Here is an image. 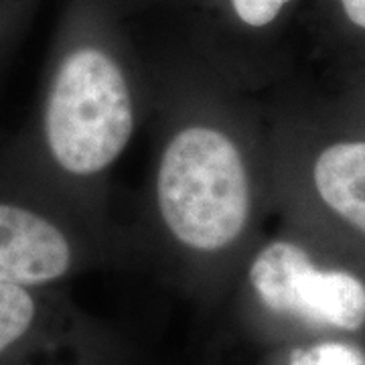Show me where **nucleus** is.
<instances>
[{"label":"nucleus","instance_id":"nucleus-1","mask_svg":"<svg viewBox=\"0 0 365 365\" xmlns=\"http://www.w3.org/2000/svg\"><path fill=\"white\" fill-rule=\"evenodd\" d=\"M160 215L185 246L215 252L230 246L248 222V173L223 132L191 126L165 148L158 167Z\"/></svg>","mask_w":365,"mask_h":365},{"label":"nucleus","instance_id":"nucleus-2","mask_svg":"<svg viewBox=\"0 0 365 365\" xmlns=\"http://www.w3.org/2000/svg\"><path fill=\"white\" fill-rule=\"evenodd\" d=\"M134 130L128 83L108 53H69L53 79L45 136L53 158L73 175H96L116 160Z\"/></svg>","mask_w":365,"mask_h":365},{"label":"nucleus","instance_id":"nucleus-3","mask_svg":"<svg viewBox=\"0 0 365 365\" xmlns=\"http://www.w3.org/2000/svg\"><path fill=\"white\" fill-rule=\"evenodd\" d=\"M252 287L274 313L341 331L365 325V284L347 270L314 266L309 252L292 242H272L250 268Z\"/></svg>","mask_w":365,"mask_h":365},{"label":"nucleus","instance_id":"nucleus-4","mask_svg":"<svg viewBox=\"0 0 365 365\" xmlns=\"http://www.w3.org/2000/svg\"><path fill=\"white\" fill-rule=\"evenodd\" d=\"M63 232L31 209L0 203V284L41 287L69 270Z\"/></svg>","mask_w":365,"mask_h":365},{"label":"nucleus","instance_id":"nucleus-5","mask_svg":"<svg viewBox=\"0 0 365 365\" xmlns=\"http://www.w3.org/2000/svg\"><path fill=\"white\" fill-rule=\"evenodd\" d=\"M321 201L365 235V140H341L319 153L313 167Z\"/></svg>","mask_w":365,"mask_h":365},{"label":"nucleus","instance_id":"nucleus-6","mask_svg":"<svg viewBox=\"0 0 365 365\" xmlns=\"http://www.w3.org/2000/svg\"><path fill=\"white\" fill-rule=\"evenodd\" d=\"M37 317L39 304L29 287L0 284V359L29 337Z\"/></svg>","mask_w":365,"mask_h":365},{"label":"nucleus","instance_id":"nucleus-7","mask_svg":"<svg viewBox=\"0 0 365 365\" xmlns=\"http://www.w3.org/2000/svg\"><path fill=\"white\" fill-rule=\"evenodd\" d=\"M287 365H365V353L351 343L325 341L292 351Z\"/></svg>","mask_w":365,"mask_h":365},{"label":"nucleus","instance_id":"nucleus-8","mask_svg":"<svg viewBox=\"0 0 365 365\" xmlns=\"http://www.w3.org/2000/svg\"><path fill=\"white\" fill-rule=\"evenodd\" d=\"M290 0H232L235 14L250 26H266L272 23Z\"/></svg>","mask_w":365,"mask_h":365},{"label":"nucleus","instance_id":"nucleus-9","mask_svg":"<svg viewBox=\"0 0 365 365\" xmlns=\"http://www.w3.org/2000/svg\"><path fill=\"white\" fill-rule=\"evenodd\" d=\"M339 2L353 25L365 29V0H339Z\"/></svg>","mask_w":365,"mask_h":365}]
</instances>
